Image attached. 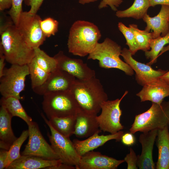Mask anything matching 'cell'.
<instances>
[{
	"mask_svg": "<svg viewBox=\"0 0 169 169\" xmlns=\"http://www.w3.org/2000/svg\"><path fill=\"white\" fill-rule=\"evenodd\" d=\"M76 79L66 72L57 69L50 73L42 85L33 90L36 94L43 96L53 92L70 91Z\"/></svg>",
	"mask_w": 169,
	"mask_h": 169,
	"instance_id": "13",
	"label": "cell"
},
{
	"mask_svg": "<svg viewBox=\"0 0 169 169\" xmlns=\"http://www.w3.org/2000/svg\"><path fill=\"white\" fill-rule=\"evenodd\" d=\"M13 117L3 106L0 108V147L8 150L17 139L11 126Z\"/></svg>",
	"mask_w": 169,
	"mask_h": 169,
	"instance_id": "22",
	"label": "cell"
},
{
	"mask_svg": "<svg viewBox=\"0 0 169 169\" xmlns=\"http://www.w3.org/2000/svg\"><path fill=\"white\" fill-rule=\"evenodd\" d=\"M128 93L127 91H125L120 99L107 100L101 104V113L96 116L99 128L101 131L114 134L123 129L124 126L120 122L122 111L120 108V104Z\"/></svg>",
	"mask_w": 169,
	"mask_h": 169,
	"instance_id": "10",
	"label": "cell"
},
{
	"mask_svg": "<svg viewBox=\"0 0 169 169\" xmlns=\"http://www.w3.org/2000/svg\"><path fill=\"white\" fill-rule=\"evenodd\" d=\"M121 46L111 39L106 38L98 43L94 50L88 55V59L97 60L100 67L105 69L115 68L132 76L134 70L131 66L120 58Z\"/></svg>",
	"mask_w": 169,
	"mask_h": 169,
	"instance_id": "4",
	"label": "cell"
},
{
	"mask_svg": "<svg viewBox=\"0 0 169 169\" xmlns=\"http://www.w3.org/2000/svg\"><path fill=\"white\" fill-rule=\"evenodd\" d=\"M169 126L158 130L157 146L158 158L156 169H169Z\"/></svg>",
	"mask_w": 169,
	"mask_h": 169,
	"instance_id": "23",
	"label": "cell"
},
{
	"mask_svg": "<svg viewBox=\"0 0 169 169\" xmlns=\"http://www.w3.org/2000/svg\"><path fill=\"white\" fill-rule=\"evenodd\" d=\"M40 17L29 11H22L16 26L22 37L32 49L39 48L46 37L41 29Z\"/></svg>",
	"mask_w": 169,
	"mask_h": 169,
	"instance_id": "9",
	"label": "cell"
},
{
	"mask_svg": "<svg viewBox=\"0 0 169 169\" xmlns=\"http://www.w3.org/2000/svg\"><path fill=\"white\" fill-rule=\"evenodd\" d=\"M13 0H0V10L2 11L5 9L11 8Z\"/></svg>",
	"mask_w": 169,
	"mask_h": 169,
	"instance_id": "39",
	"label": "cell"
},
{
	"mask_svg": "<svg viewBox=\"0 0 169 169\" xmlns=\"http://www.w3.org/2000/svg\"><path fill=\"white\" fill-rule=\"evenodd\" d=\"M124 160H118L91 151L81 156L76 169H116Z\"/></svg>",
	"mask_w": 169,
	"mask_h": 169,
	"instance_id": "15",
	"label": "cell"
},
{
	"mask_svg": "<svg viewBox=\"0 0 169 169\" xmlns=\"http://www.w3.org/2000/svg\"><path fill=\"white\" fill-rule=\"evenodd\" d=\"M169 50V44L167 46L164 47L158 55V57L164 53Z\"/></svg>",
	"mask_w": 169,
	"mask_h": 169,
	"instance_id": "45",
	"label": "cell"
},
{
	"mask_svg": "<svg viewBox=\"0 0 169 169\" xmlns=\"http://www.w3.org/2000/svg\"><path fill=\"white\" fill-rule=\"evenodd\" d=\"M24 0H13L12 6L8 14L14 24H18L20 14L23 11L22 3Z\"/></svg>",
	"mask_w": 169,
	"mask_h": 169,
	"instance_id": "34",
	"label": "cell"
},
{
	"mask_svg": "<svg viewBox=\"0 0 169 169\" xmlns=\"http://www.w3.org/2000/svg\"><path fill=\"white\" fill-rule=\"evenodd\" d=\"M28 125V140L21 155L33 156L49 160L59 159L43 136L37 123L32 121Z\"/></svg>",
	"mask_w": 169,
	"mask_h": 169,
	"instance_id": "11",
	"label": "cell"
},
{
	"mask_svg": "<svg viewBox=\"0 0 169 169\" xmlns=\"http://www.w3.org/2000/svg\"><path fill=\"white\" fill-rule=\"evenodd\" d=\"M97 0H78V1L80 3L82 4H85L86 3L94 2Z\"/></svg>",
	"mask_w": 169,
	"mask_h": 169,
	"instance_id": "44",
	"label": "cell"
},
{
	"mask_svg": "<svg viewBox=\"0 0 169 169\" xmlns=\"http://www.w3.org/2000/svg\"><path fill=\"white\" fill-rule=\"evenodd\" d=\"M5 58L4 54H0V78L3 75L5 69Z\"/></svg>",
	"mask_w": 169,
	"mask_h": 169,
	"instance_id": "42",
	"label": "cell"
},
{
	"mask_svg": "<svg viewBox=\"0 0 169 169\" xmlns=\"http://www.w3.org/2000/svg\"><path fill=\"white\" fill-rule=\"evenodd\" d=\"M40 25L42 32L46 38L54 35L58 31L59 22L52 18L49 17L44 20H41Z\"/></svg>",
	"mask_w": 169,
	"mask_h": 169,
	"instance_id": "33",
	"label": "cell"
},
{
	"mask_svg": "<svg viewBox=\"0 0 169 169\" xmlns=\"http://www.w3.org/2000/svg\"><path fill=\"white\" fill-rule=\"evenodd\" d=\"M43 96L42 108L49 120L54 117L75 116L79 110L70 90L50 93Z\"/></svg>",
	"mask_w": 169,
	"mask_h": 169,
	"instance_id": "6",
	"label": "cell"
},
{
	"mask_svg": "<svg viewBox=\"0 0 169 169\" xmlns=\"http://www.w3.org/2000/svg\"><path fill=\"white\" fill-rule=\"evenodd\" d=\"M121 141L125 145L130 146L133 145L135 142V138L133 134L130 133H126L122 135Z\"/></svg>",
	"mask_w": 169,
	"mask_h": 169,
	"instance_id": "37",
	"label": "cell"
},
{
	"mask_svg": "<svg viewBox=\"0 0 169 169\" xmlns=\"http://www.w3.org/2000/svg\"><path fill=\"white\" fill-rule=\"evenodd\" d=\"M149 0H135L132 5L124 10L117 11L116 16L119 18H143L150 7Z\"/></svg>",
	"mask_w": 169,
	"mask_h": 169,
	"instance_id": "25",
	"label": "cell"
},
{
	"mask_svg": "<svg viewBox=\"0 0 169 169\" xmlns=\"http://www.w3.org/2000/svg\"><path fill=\"white\" fill-rule=\"evenodd\" d=\"M166 126H169V101L164 100L160 104L152 103L149 109L136 115L130 131L133 134L146 132Z\"/></svg>",
	"mask_w": 169,
	"mask_h": 169,
	"instance_id": "5",
	"label": "cell"
},
{
	"mask_svg": "<svg viewBox=\"0 0 169 169\" xmlns=\"http://www.w3.org/2000/svg\"><path fill=\"white\" fill-rule=\"evenodd\" d=\"M168 44H169V32L165 36L152 38L150 43L151 50L145 52L146 58L150 60L146 64L151 65L156 63L160 53L164 46Z\"/></svg>",
	"mask_w": 169,
	"mask_h": 169,
	"instance_id": "27",
	"label": "cell"
},
{
	"mask_svg": "<svg viewBox=\"0 0 169 169\" xmlns=\"http://www.w3.org/2000/svg\"><path fill=\"white\" fill-rule=\"evenodd\" d=\"M97 116L79 109L75 115L74 134L79 138H88L101 130L99 129Z\"/></svg>",
	"mask_w": 169,
	"mask_h": 169,
	"instance_id": "20",
	"label": "cell"
},
{
	"mask_svg": "<svg viewBox=\"0 0 169 169\" xmlns=\"http://www.w3.org/2000/svg\"><path fill=\"white\" fill-rule=\"evenodd\" d=\"M60 159L49 160L31 155H22L5 168L6 169H38L55 166L62 163Z\"/></svg>",
	"mask_w": 169,
	"mask_h": 169,
	"instance_id": "21",
	"label": "cell"
},
{
	"mask_svg": "<svg viewBox=\"0 0 169 169\" xmlns=\"http://www.w3.org/2000/svg\"><path fill=\"white\" fill-rule=\"evenodd\" d=\"M41 115L50 129L51 134L48 133V136L53 150L62 163L74 166L76 168L81 156L77 152L73 141L69 137L64 136L56 131L43 114Z\"/></svg>",
	"mask_w": 169,
	"mask_h": 169,
	"instance_id": "8",
	"label": "cell"
},
{
	"mask_svg": "<svg viewBox=\"0 0 169 169\" xmlns=\"http://www.w3.org/2000/svg\"><path fill=\"white\" fill-rule=\"evenodd\" d=\"M105 0H102V1H104Z\"/></svg>",
	"mask_w": 169,
	"mask_h": 169,
	"instance_id": "47",
	"label": "cell"
},
{
	"mask_svg": "<svg viewBox=\"0 0 169 169\" xmlns=\"http://www.w3.org/2000/svg\"><path fill=\"white\" fill-rule=\"evenodd\" d=\"M158 130L143 132L139 141L142 147L141 153L137 155V166L140 169H155L156 165L153 159V150Z\"/></svg>",
	"mask_w": 169,
	"mask_h": 169,
	"instance_id": "16",
	"label": "cell"
},
{
	"mask_svg": "<svg viewBox=\"0 0 169 169\" xmlns=\"http://www.w3.org/2000/svg\"><path fill=\"white\" fill-rule=\"evenodd\" d=\"M150 6L154 7L157 5L169 6V0H149Z\"/></svg>",
	"mask_w": 169,
	"mask_h": 169,
	"instance_id": "41",
	"label": "cell"
},
{
	"mask_svg": "<svg viewBox=\"0 0 169 169\" xmlns=\"http://www.w3.org/2000/svg\"><path fill=\"white\" fill-rule=\"evenodd\" d=\"M76 169L74 166L62 163L55 166H50L47 167L46 169Z\"/></svg>",
	"mask_w": 169,
	"mask_h": 169,
	"instance_id": "40",
	"label": "cell"
},
{
	"mask_svg": "<svg viewBox=\"0 0 169 169\" xmlns=\"http://www.w3.org/2000/svg\"><path fill=\"white\" fill-rule=\"evenodd\" d=\"M0 105L7 109L13 117L17 116L20 118L28 125L32 121V118L27 114L18 98L14 97H2Z\"/></svg>",
	"mask_w": 169,
	"mask_h": 169,
	"instance_id": "24",
	"label": "cell"
},
{
	"mask_svg": "<svg viewBox=\"0 0 169 169\" xmlns=\"http://www.w3.org/2000/svg\"><path fill=\"white\" fill-rule=\"evenodd\" d=\"M109 2L114 3H118L120 1V0H108Z\"/></svg>",
	"mask_w": 169,
	"mask_h": 169,
	"instance_id": "46",
	"label": "cell"
},
{
	"mask_svg": "<svg viewBox=\"0 0 169 169\" xmlns=\"http://www.w3.org/2000/svg\"><path fill=\"white\" fill-rule=\"evenodd\" d=\"M44 0H24L25 4L30 7V13L36 14Z\"/></svg>",
	"mask_w": 169,
	"mask_h": 169,
	"instance_id": "36",
	"label": "cell"
},
{
	"mask_svg": "<svg viewBox=\"0 0 169 169\" xmlns=\"http://www.w3.org/2000/svg\"><path fill=\"white\" fill-rule=\"evenodd\" d=\"M70 91L79 109L92 114L97 115L101 110V104L108 99L100 80L95 76L86 80L76 79Z\"/></svg>",
	"mask_w": 169,
	"mask_h": 169,
	"instance_id": "2",
	"label": "cell"
},
{
	"mask_svg": "<svg viewBox=\"0 0 169 169\" xmlns=\"http://www.w3.org/2000/svg\"><path fill=\"white\" fill-rule=\"evenodd\" d=\"M101 131V130L99 131L84 140H73V142L74 147L80 156L103 146L109 141L115 140L116 141H120L124 134V132L121 130L114 134L99 135Z\"/></svg>",
	"mask_w": 169,
	"mask_h": 169,
	"instance_id": "18",
	"label": "cell"
},
{
	"mask_svg": "<svg viewBox=\"0 0 169 169\" xmlns=\"http://www.w3.org/2000/svg\"><path fill=\"white\" fill-rule=\"evenodd\" d=\"M54 57L57 62V69L66 72L77 79L86 80L95 76V71L81 59L71 58L62 51Z\"/></svg>",
	"mask_w": 169,
	"mask_h": 169,
	"instance_id": "14",
	"label": "cell"
},
{
	"mask_svg": "<svg viewBox=\"0 0 169 169\" xmlns=\"http://www.w3.org/2000/svg\"><path fill=\"white\" fill-rule=\"evenodd\" d=\"M142 19L146 24L145 30L148 32L153 30V38L165 36L169 32V6L162 5L157 15L151 17L147 13Z\"/></svg>",
	"mask_w": 169,
	"mask_h": 169,
	"instance_id": "19",
	"label": "cell"
},
{
	"mask_svg": "<svg viewBox=\"0 0 169 169\" xmlns=\"http://www.w3.org/2000/svg\"><path fill=\"white\" fill-rule=\"evenodd\" d=\"M28 75V64H13L5 69L0 78V92L2 97H14L22 100L20 94L24 89L26 78Z\"/></svg>",
	"mask_w": 169,
	"mask_h": 169,
	"instance_id": "7",
	"label": "cell"
},
{
	"mask_svg": "<svg viewBox=\"0 0 169 169\" xmlns=\"http://www.w3.org/2000/svg\"><path fill=\"white\" fill-rule=\"evenodd\" d=\"M130 152L127 154L124 158V160L127 165L128 169H137V155L132 148H130Z\"/></svg>",
	"mask_w": 169,
	"mask_h": 169,
	"instance_id": "35",
	"label": "cell"
},
{
	"mask_svg": "<svg viewBox=\"0 0 169 169\" xmlns=\"http://www.w3.org/2000/svg\"><path fill=\"white\" fill-rule=\"evenodd\" d=\"M118 26L126 39V44L129 47V50L132 55L135 54L140 49L134 33L129 27H126L122 22H119Z\"/></svg>",
	"mask_w": 169,
	"mask_h": 169,
	"instance_id": "32",
	"label": "cell"
},
{
	"mask_svg": "<svg viewBox=\"0 0 169 169\" xmlns=\"http://www.w3.org/2000/svg\"><path fill=\"white\" fill-rule=\"evenodd\" d=\"M28 130H24L20 136L13 142L8 150V155L5 163V169L10 164L21 156L20 151L24 141L28 136Z\"/></svg>",
	"mask_w": 169,
	"mask_h": 169,
	"instance_id": "30",
	"label": "cell"
},
{
	"mask_svg": "<svg viewBox=\"0 0 169 169\" xmlns=\"http://www.w3.org/2000/svg\"><path fill=\"white\" fill-rule=\"evenodd\" d=\"M34 51V58L42 69L49 73L57 69V62L54 57L50 56L39 47L35 49Z\"/></svg>",
	"mask_w": 169,
	"mask_h": 169,
	"instance_id": "29",
	"label": "cell"
},
{
	"mask_svg": "<svg viewBox=\"0 0 169 169\" xmlns=\"http://www.w3.org/2000/svg\"><path fill=\"white\" fill-rule=\"evenodd\" d=\"M8 155V150L1 149L0 151V169L5 168V163Z\"/></svg>",
	"mask_w": 169,
	"mask_h": 169,
	"instance_id": "38",
	"label": "cell"
},
{
	"mask_svg": "<svg viewBox=\"0 0 169 169\" xmlns=\"http://www.w3.org/2000/svg\"><path fill=\"white\" fill-rule=\"evenodd\" d=\"M0 21V45L6 60L11 64H28L34 57V49L28 46L12 20Z\"/></svg>",
	"mask_w": 169,
	"mask_h": 169,
	"instance_id": "1",
	"label": "cell"
},
{
	"mask_svg": "<svg viewBox=\"0 0 169 169\" xmlns=\"http://www.w3.org/2000/svg\"><path fill=\"white\" fill-rule=\"evenodd\" d=\"M129 27L134 34L139 45L140 50L145 52L149 50L150 49V42L153 38L152 32L150 33L145 30H140L137 25L135 24H130Z\"/></svg>",
	"mask_w": 169,
	"mask_h": 169,
	"instance_id": "31",
	"label": "cell"
},
{
	"mask_svg": "<svg viewBox=\"0 0 169 169\" xmlns=\"http://www.w3.org/2000/svg\"><path fill=\"white\" fill-rule=\"evenodd\" d=\"M32 90L42 85L48 78L50 73L40 67L34 57L28 64Z\"/></svg>",
	"mask_w": 169,
	"mask_h": 169,
	"instance_id": "28",
	"label": "cell"
},
{
	"mask_svg": "<svg viewBox=\"0 0 169 169\" xmlns=\"http://www.w3.org/2000/svg\"><path fill=\"white\" fill-rule=\"evenodd\" d=\"M160 78L169 83V71H167Z\"/></svg>",
	"mask_w": 169,
	"mask_h": 169,
	"instance_id": "43",
	"label": "cell"
},
{
	"mask_svg": "<svg viewBox=\"0 0 169 169\" xmlns=\"http://www.w3.org/2000/svg\"><path fill=\"white\" fill-rule=\"evenodd\" d=\"M143 86L136 94L141 102L150 101L160 104L169 96V83L161 78Z\"/></svg>",
	"mask_w": 169,
	"mask_h": 169,
	"instance_id": "17",
	"label": "cell"
},
{
	"mask_svg": "<svg viewBox=\"0 0 169 169\" xmlns=\"http://www.w3.org/2000/svg\"><path fill=\"white\" fill-rule=\"evenodd\" d=\"M101 36L99 28L94 23L77 20L69 31L67 43L69 52L82 57L88 55L96 47Z\"/></svg>",
	"mask_w": 169,
	"mask_h": 169,
	"instance_id": "3",
	"label": "cell"
},
{
	"mask_svg": "<svg viewBox=\"0 0 169 169\" xmlns=\"http://www.w3.org/2000/svg\"><path fill=\"white\" fill-rule=\"evenodd\" d=\"M54 129L62 135L69 137L74 134L75 116L64 117H54L49 120Z\"/></svg>",
	"mask_w": 169,
	"mask_h": 169,
	"instance_id": "26",
	"label": "cell"
},
{
	"mask_svg": "<svg viewBox=\"0 0 169 169\" xmlns=\"http://www.w3.org/2000/svg\"><path fill=\"white\" fill-rule=\"evenodd\" d=\"M132 55L129 49L125 48L122 50L120 56L123 57L125 62L135 72L136 80L141 85L143 86L155 81L167 71L161 69H154L151 65L136 61Z\"/></svg>",
	"mask_w": 169,
	"mask_h": 169,
	"instance_id": "12",
	"label": "cell"
}]
</instances>
